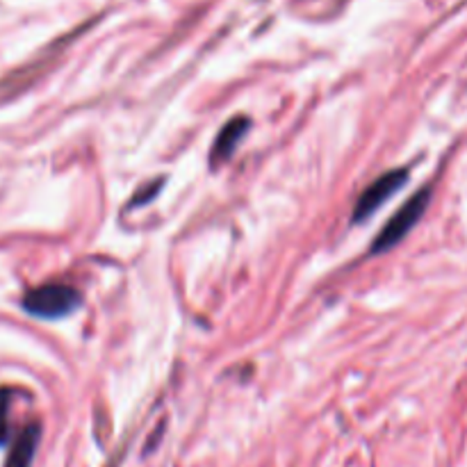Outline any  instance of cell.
Here are the masks:
<instances>
[{
    "instance_id": "8992f818",
    "label": "cell",
    "mask_w": 467,
    "mask_h": 467,
    "mask_svg": "<svg viewBox=\"0 0 467 467\" xmlns=\"http://www.w3.org/2000/svg\"><path fill=\"white\" fill-rule=\"evenodd\" d=\"M9 390L0 388V445H5L9 438Z\"/></svg>"
},
{
    "instance_id": "6da1fadb",
    "label": "cell",
    "mask_w": 467,
    "mask_h": 467,
    "mask_svg": "<svg viewBox=\"0 0 467 467\" xmlns=\"http://www.w3.org/2000/svg\"><path fill=\"white\" fill-rule=\"evenodd\" d=\"M429 196H431V190L427 187V190H422V192H418V194L410 196V199L406 201V203L401 205L395 214H392L390 222L381 228L379 237L374 240V244H372L374 255L386 254V251H390L392 246H397L406 235H409L410 228L420 222V217H422L424 210H427Z\"/></svg>"
},
{
    "instance_id": "5b68a950",
    "label": "cell",
    "mask_w": 467,
    "mask_h": 467,
    "mask_svg": "<svg viewBox=\"0 0 467 467\" xmlns=\"http://www.w3.org/2000/svg\"><path fill=\"white\" fill-rule=\"evenodd\" d=\"M36 445H39V424H30L21 431L16 442L9 450L5 467H30L32 459H35Z\"/></svg>"
},
{
    "instance_id": "7a4b0ae2",
    "label": "cell",
    "mask_w": 467,
    "mask_h": 467,
    "mask_svg": "<svg viewBox=\"0 0 467 467\" xmlns=\"http://www.w3.org/2000/svg\"><path fill=\"white\" fill-rule=\"evenodd\" d=\"M80 306V295L68 285H41L23 296V310L41 319H59Z\"/></svg>"
},
{
    "instance_id": "3957f363",
    "label": "cell",
    "mask_w": 467,
    "mask_h": 467,
    "mask_svg": "<svg viewBox=\"0 0 467 467\" xmlns=\"http://www.w3.org/2000/svg\"><path fill=\"white\" fill-rule=\"evenodd\" d=\"M406 181H409V171H406V169H395V171H388L383 173L381 178H377V181L360 194L358 203H356L354 208V222H365V219L372 217L395 192H400L401 187L406 185Z\"/></svg>"
},
{
    "instance_id": "277c9868",
    "label": "cell",
    "mask_w": 467,
    "mask_h": 467,
    "mask_svg": "<svg viewBox=\"0 0 467 467\" xmlns=\"http://www.w3.org/2000/svg\"><path fill=\"white\" fill-rule=\"evenodd\" d=\"M246 130H249V119L237 117V119H233V121H228L226 126L222 128V132L217 135V140H214L213 155H210L213 164L226 162V160L233 155V150L237 149V144H240L242 137L246 135Z\"/></svg>"
}]
</instances>
